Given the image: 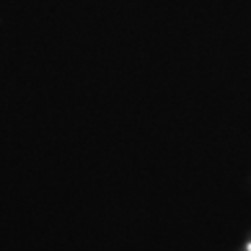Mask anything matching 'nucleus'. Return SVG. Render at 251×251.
I'll list each match as a JSON object with an SVG mask.
<instances>
[{"instance_id": "f257e3e1", "label": "nucleus", "mask_w": 251, "mask_h": 251, "mask_svg": "<svg viewBox=\"0 0 251 251\" xmlns=\"http://www.w3.org/2000/svg\"><path fill=\"white\" fill-rule=\"evenodd\" d=\"M248 250H250V251H251V245H250V247H248Z\"/></svg>"}]
</instances>
